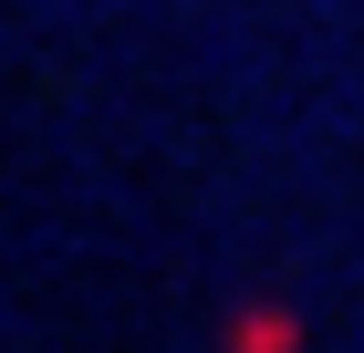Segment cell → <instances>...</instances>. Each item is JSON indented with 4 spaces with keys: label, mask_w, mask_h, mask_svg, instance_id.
I'll list each match as a JSON object with an SVG mask.
<instances>
[{
    "label": "cell",
    "mask_w": 364,
    "mask_h": 353,
    "mask_svg": "<svg viewBox=\"0 0 364 353\" xmlns=\"http://www.w3.org/2000/svg\"><path fill=\"white\" fill-rule=\"evenodd\" d=\"M240 353H291V322H281V312H250V322H240Z\"/></svg>",
    "instance_id": "cell-1"
}]
</instances>
